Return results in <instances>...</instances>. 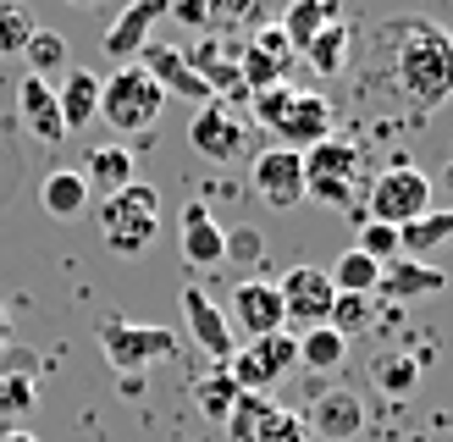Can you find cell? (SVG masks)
<instances>
[{
	"instance_id": "cell-1",
	"label": "cell",
	"mask_w": 453,
	"mask_h": 442,
	"mask_svg": "<svg viewBox=\"0 0 453 442\" xmlns=\"http://www.w3.org/2000/svg\"><path fill=\"white\" fill-rule=\"evenodd\" d=\"M376 39L393 61L398 95L410 105L437 110L453 95V34L448 28H437L432 17H398V22H381Z\"/></svg>"
},
{
	"instance_id": "cell-2",
	"label": "cell",
	"mask_w": 453,
	"mask_h": 442,
	"mask_svg": "<svg viewBox=\"0 0 453 442\" xmlns=\"http://www.w3.org/2000/svg\"><path fill=\"white\" fill-rule=\"evenodd\" d=\"M255 105V122L265 133H277L282 149H310L332 133V100L315 95V88H293V83H277V88H260L249 95Z\"/></svg>"
},
{
	"instance_id": "cell-3",
	"label": "cell",
	"mask_w": 453,
	"mask_h": 442,
	"mask_svg": "<svg viewBox=\"0 0 453 442\" xmlns=\"http://www.w3.org/2000/svg\"><path fill=\"white\" fill-rule=\"evenodd\" d=\"M155 232H161V194H155L150 183L133 177L127 188L105 194V205H100V238L117 255H144L150 243H155Z\"/></svg>"
},
{
	"instance_id": "cell-4",
	"label": "cell",
	"mask_w": 453,
	"mask_h": 442,
	"mask_svg": "<svg viewBox=\"0 0 453 442\" xmlns=\"http://www.w3.org/2000/svg\"><path fill=\"white\" fill-rule=\"evenodd\" d=\"M166 110V95L139 61L117 66L111 78H100V117L111 122V133H150Z\"/></svg>"
},
{
	"instance_id": "cell-5",
	"label": "cell",
	"mask_w": 453,
	"mask_h": 442,
	"mask_svg": "<svg viewBox=\"0 0 453 442\" xmlns=\"http://www.w3.org/2000/svg\"><path fill=\"white\" fill-rule=\"evenodd\" d=\"M304 155V199H321L332 210L354 205V183H359V144L326 133L321 144L299 149Z\"/></svg>"
},
{
	"instance_id": "cell-6",
	"label": "cell",
	"mask_w": 453,
	"mask_h": 442,
	"mask_svg": "<svg viewBox=\"0 0 453 442\" xmlns=\"http://www.w3.org/2000/svg\"><path fill=\"white\" fill-rule=\"evenodd\" d=\"M432 210V177L410 161H393L381 177H371L365 188V216L371 221H388V227H410Z\"/></svg>"
},
{
	"instance_id": "cell-7",
	"label": "cell",
	"mask_w": 453,
	"mask_h": 442,
	"mask_svg": "<svg viewBox=\"0 0 453 442\" xmlns=\"http://www.w3.org/2000/svg\"><path fill=\"white\" fill-rule=\"evenodd\" d=\"M95 338H100V348H105L111 370H122V376H139L144 365H166V360H177V332H172V326L100 321Z\"/></svg>"
},
{
	"instance_id": "cell-8",
	"label": "cell",
	"mask_w": 453,
	"mask_h": 442,
	"mask_svg": "<svg viewBox=\"0 0 453 442\" xmlns=\"http://www.w3.org/2000/svg\"><path fill=\"white\" fill-rule=\"evenodd\" d=\"M288 370H299V338H288V332L243 343L233 360H226V376L238 382V392H271Z\"/></svg>"
},
{
	"instance_id": "cell-9",
	"label": "cell",
	"mask_w": 453,
	"mask_h": 442,
	"mask_svg": "<svg viewBox=\"0 0 453 442\" xmlns=\"http://www.w3.org/2000/svg\"><path fill=\"white\" fill-rule=\"evenodd\" d=\"M226 326L243 332L249 343L255 338H271V332L288 326V309H282V293L271 277H243L233 287V299H226Z\"/></svg>"
},
{
	"instance_id": "cell-10",
	"label": "cell",
	"mask_w": 453,
	"mask_h": 442,
	"mask_svg": "<svg viewBox=\"0 0 453 442\" xmlns=\"http://www.w3.org/2000/svg\"><path fill=\"white\" fill-rule=\"evenodd\" d=\"M293 44L282 39L277 22H265V28L249 34V44H238V78H243V95H260V88H277L288 83L293 72Z\"/></svg>"
},
{
	"instance_id": "cell-11",
	"label": "cell",
	"mask_w": 453,
	"mask_h": 442,
	"mask_svg": "<svg viewBox=\"0 0 453 442\" xmlns=\"http://www.w3.org/2000/svg\"><path fill=\"white\" fill-rule=\"evenodd\" d=\"M249 188H255L271 210H293L304 199V155L299 149H282V144L260 149L255 166H249Z\"/></svg>"
},
{
	"instance_id": "cell-12",
	"label": "cell",
	"mask_w": 453,
	"mask_h": 442,
	"mask_svg": "<svg viewBox=\"0 0 453 442\" xmlns=\"http://www.w3.org/2000/svg\"><path fill=\"white\" fill-rule=\"evenodd\" d=\"M277 293H282L288 321L310 332V326H326L337 287H332V277H326V265H293V271L277 282Z\"/></svg>"
},
{
	"instance_id": "cell-13",
	"label": "cell",
	"mask_w": 453,
	"mask_h": 442,
	"mask_svg": "<svg viewBox=\"0 0 453 442\" xmlns=\"http://www.w3.org/2000/svg\"><path fill=\"white\" fill-rule=\"evenodd\" d=\"M188 144L205 155V161H238L243 144H249V127H243V117H238L233 105L211 100V105H199V110H194V122H188Z\"/></svg>"
},
{
	"instance_id": "cell-14",
	"label": "cell",
	"mask_w": 453,
	"mask_h": 442,
	"mask_svg": "<svg viewBox=\"0 0 453 442\" xmlns=\"http://www.w3.org/2000/svg\"><path fill=\"white\" fill-rule=\"evenodd\" d=\"M183 321H188V332H194V343L211 354V365H226V360L238 354V332L226 326V309H221L199 282L183 287Z\"/></svg>"
},
{
	"instance_id": "cell-15",
	"label": "cell",
	"mask_w": 453,
	"mask_h": 442,
	"mask_svg": "<svg viewBox=\"0 0 453 442\" xmlns=\"http://www.w3.org/2000/svg\"><path fill=\"white\" fill-rule=\"evenodd\" d=\"M139 66H144L155 83H161V95H183V100H194V105H211V100H216L211 88H205V78H199L194 66L183 61V50H177V44H155V39H150L144 50H139Z\"/></svg>"
},
{
	"instance_id": "cell-16",
	"label": "cell",
	"mask_w": 453,
	"mask_h": 442,
	"mask_svg": "<svg viewBox=\"0 0 453 442\" xmlns=\"http://www.w3.org/2000/svg\"><path fill=\"white\" fill-rule=\"evenodd\" d=\"M183 61L194 66L199 78H205V88L226 105V100H249L243 95V78H238V44H226V39H199L183 50Z\"/></svg>"
},
{
	"instance_id": "cell-17",
	"label": "cell",
	"mask_w": 453,
	"mask_h": 442,
	"mask_svg": "<svg viewBox=\"0 0 453 442\" xmlns=\"http://www.w3.org/2000/svg\"><path fill=\"white\" fill-rule=\"evenodd\" d=\"M17 117H22V127L34 133L39 144H66V122H61V105H56V83L50 78H22L17 83Z\"/></svg>"
},
{
	"instance_id": "cell-18",
	"label": "cell",
	"mask_w": 453,
	"mask_h": 442,
	"mask_svg": "<svg viewBox=\"0 0 453 442\" xmlns=\"http://www.w3.org/2000/svg\"><path fill=\"white\" fill-rule=\"evenodd\" d=\"M221 255H226V227L211 216L205 199H188L183 205V260L211 271V265H226Z\"/></svg>"
},
{
	"instance_id": "cell-19",
	"label": "cell",
	"mask_w": 453,
	"mask_h": 442,
	"mask_svg": "<svg viewBox=\"0 0 453 442\" xmlns=\"http://www.w3.org/2000/svg\"><path fill=\"white\" fill-rule=\"evenodd\" d=\"M161 17H166V0H133V6L105 28V56L127 66L150 44V34H155V22H161Z\"/></svg>"
},
{
	"instance_id": "cell-20",
	"label": "cell",
	"mask_w": 453,
	"mask_h": 442,
	"mask_svg": "<svg viewBox=\"0 0 453 442\" xmlns=\"http://www.w3.org/2000/svg\"><path fill=\"white\" fill-rule=\"evenodd\" d=\"M304 426L315 437H326V442H354L359 426H365V404H359L349 387H332V392L315 398V409L304 415Z\"/></svg>"
},
{
	"instance_id": "cell-21",
	"label": "cell",
	"mask_w": 453,
	"mask_h": 442,
	"mask_svg": "<svg viewBox=\"0 0 453 442\" xmlns=\"http://www.w3.org/2000/svg\"><path fill=\"white\" fill-rule=\"evenodd\" d=\"M442 287H448V277L437 271V265L398 255V260H388V265H381V282H376V293H381V299H393V304H403V299L442 293Z\"/></svg>"
},
{
	"instance_id": "cell-22",
	"label": "cell",
	"mask_w": 453,
	"mask_h": 442,
	"mask_svg": "<svg viewBox=\"0 0 453 442\" xmlns=\"http://www.w3.org/2000/svg\"><path fill=\"white\" fill-rule=\"evenodd\" d=\"M326 22H343V6L337 0H288V11H282V39L293 44V56H304L310 50V39L326 28Z\"/></svg>"
},
{
	"instance_id": "cell-23",
	"label": "cell",
	"mask_w": 453,
	"mask_h": 442,
	"mask_svg": "<svg viewBox=\"0 0 453 442\" xmlns=\"http://www.w3.org/2000/svg\"><path fill=\"white\" fill-rule=\"evenodd\" d=\"M56 105H61L66 133H83L88 122L100 117V78L83 72V66H73V72H66V83L56 88Z\"/></svg>"
},
{
	"instance_id": "cell-24",
	"label": "cell",
	"mask_w": 453,
	"mask_h": 442,
	"mask_svg": "<svg viewBox=\"0 0 453 442\" xmlns=\"http://www.w3.org/2000/svg\"><path fill=\"white\" fill-rule=\"evenodd\" d=\"M39 205H44V216H56V221L83 216V205H88V177L73 171V166L44 171V183H39Z\"/></svg>"
},
{
	"instance_id": "cell-25",
	"label": "cell",
	"mask_w": 453,
	"mask_h": 442,
	"mask_svg": "<svg viewBox=\"0 0 453 442\" xmlns=\"http://www.w3.org/2000/svg\"><path fill=\"white\" fill-rule=\"evenodd\" d=\"M78 171L88 177V188H105V194H117V188H127L133 177H139V171H133V149L127 144H95Z\"/></svg>"
},
{
	"instance_id": "cell-26",
	"label": "cell",
	"mask_w": 453,
	"mask_h": 442,
	"mask_svg": "<svg viewBox=\"0 0 453 442\" xmlns=\"http://www.w3.org/2000/svg\"><path fill=\"white\" fill-rule=\"evenodd\" d=\"M299 61H310L321 78H337V72L354 61V28H349V22H326V28L310 39V50H304Z\"/></svg>"
},
{
	"instance_id": "cell-27",
	"label": "cell",
	"mask_w": 453,
	"mask_h": 442,
	"mask_svg": "<svg viewBox=\"0 0 453 442\" xmlns=\"http://www.w3.org/2000/svg\"><path fill=\"white\" fill-rule=\"evenodd\" d=\"M453 238V205H442V210H426L420 221H410V227H398V243H403V255L410 260H426L437 249V243H448Z\"/></svg>"
},
{
	"instance_id": "cell-28",
	"label": "cell",
	"mask_w": 453,
	"mask_h": 442,
	"mask_svg": "<svg viewBox=\"0 0 453 442\" xmlns=\"http://www.w3.org/2000/svg\"><path fill=\"white\" fill-rule=\"evenodd\" d=\"M194 404H199V415H205V420L226 426V415H233V404H238V382L226 376V365H211L194 382Z\"/></svg>"
},
{
	"instance_id": "cell-29",
	"label": "cell",
	"mask_w": 453,
	"mask_h": 442,
	"mask_svg": "<svg viewBox=\"0 0 453 442\" xmlns=\"http://www.w3.org/2000/svg\"><path fill=\"white\" fill-rule=\"evenodd\" d=\"M343 360H349V338H337L332 326L299 332V365H304V370H337Z\"/></svg>"
},
{
	"instance_id": "cell-30",
	"label": "cell",
	"mask_w": 453,
	"mask_h": 442,
	"mask_svg": "<svg viewBox=\"0 0 453 442\" xmlns=\"http://www.w3.org/2000/svg\"><path fill=\"white\" fill-rule=\"evenodd\" d=\"M371 382L388 392V398L415 392V382H420V354H376V360H371Z\"/></svg>"
},
{
	"instance_id": "cell-31",
	"label": "cell",
	"mask_w": 453,
	"mask_h": 442,
	"mask_svg": "<svg viewBox=\"0 0 453 442\" xmlns=\"http://www.w3.org/2000/svg\"><path fill=\"white\" fill-rule=\"evenodd\" d=\"M332 287H337V293H376V282H381V265L376 260H365V255H359V249H349V255H337V265H332Z\"/></svg>"
},
{
	"instance_id": "cell-32",
	"label": "cell",
	"mask_w": 453,
	"mask_h": 442,
	"mask_svg": "<svg viewBox=\"0 0 453 442\" xmlns=\"http://www.w3.org/2000/svg\"><path fill=\"white\" fill-rule=\"evenodd\" d=\"M271 409H277V398H271V392H238L233 415H226V437H233V442H249Z\"/></svg>"
},
{
	"instance_id": "cell-33",
	"label": "cell",
	"mask_w": 453,
	"mask_h": 442,
	"mask_svg": "<svg viewBox=\"0 0 453 442\" xmlns=\"http://www.w3.org/2000/svg\"><path fill=\"white\" fill-rule=\"evenodd\" d=\"M22 56H28V72L34 78H50V72L66 66V39L56 28H34V39L22 44Z\"/></svg>"
},
{
	"instance_id": "cell-34",
	"label": "cell",
	"mask_w": 453,
	"mask_h": 442,
	"mask_svg": "<svg viewBox=\"0 0 453 442\" xmlns=\"http://www.w3.org/2000/svg\"><path fill=\"white\" fill-rule=\"evenodd\" d=\"M39 22L28 17V6H17V0H0V56H17L22 44L34 39Z\"/></svg>"
},
{
	"instance_id": "cell-35",
	"label": "cell",
	"mask_w": 453,
	"mask_h": 442,
	"mask_svg": "<svg viewBox=\"0 0 453 442\" xmlns=\"http://www.w3.org/2000/svg\"><path fill=\"white\" fill-rule=\"evenodd\" d=\"M371 309H376V304H371L365 293H337L326 326L337 332V338H349V332H365V326H371Z\"/></svg>"
},
{
	"instance_id": "cell-36",
	"label": "cell",
	"mask_w": 453,
	"mask_h": 442,
	"mask_svg": "<svg viewBox=\"0 0 453 442\" xmlns=\"http://www.w3.org/2000/svg\"><path fill=\"white\" fill-rule=\"evenodd\" d=\"M34 404H39L34 376H28V370H0V415L17 420V415H28Z\"/></svg>"
},
{
	"instance_id": "cell-37",
	"label": "cell",
	"mask_w": 453,
	"mask_h": 442,
	"mask_svg": "<svg viewBox=\"0 0 453 442\" xmlns=\"http://www.w3.org/2000/svg\"><path fill=\"white\" fill-rule=\"evenodd\" d=\"M249 442H310V426H304V415H293V409H271L265 420H260V431L249 437Z\"/></svg>"
},
{
	"instance_id": "cell-38",
	"label": "cell",
	"mask_w": 453,
	"mask_h": 442,
	"mask_svg": "<svg viewBox=\"0 0 453 442\" xmlns=\"http://www.w3.org/2000/svg\"><path fill=\"white\" fill-rule=\"evenodd\" d=\"M354 249L365 260H376V265H388V260L403 255V243H398V227H388V221H365V232H359Z\"/></svg>"
},
{
	"instance_id": "cell-39",
	"label": "cell",
	"mask_w": 453,
	"mask_h": 442,
	"mask_svg": "<svg viewBox=\"0 0 453 442\" xmlns=\"http://www.w3.org/2000/svg\"><path fill=\"white\" fill-rule=\"evenodd\" d=\"M205 11H211V28H249V22H260L265 11V0H205Z\"/></svg>"
},
{
	"instance_id": "cell-40",
	"label": "cell",
	"mask_w": 453,
	"mask_h": 442,
	"mask_svg": "<svg viewBox=\"0 0 453 442\" xmlns=\"http://www.w3.org/2000/svg\"><path fill=\"white\" fill-rule=\"evenodd\" d=\"M221 260H233V265H260L265 260V238L255 227H233L226 232V255Z\"/></svg>"
},
{
	"instance_id": "cell-41",
	"label": "cell",
	"mask_w": 453,
	"mask_h": 442,
	"mask_svg": "<svg viewBox=\"0 0 453 442\" xmlns=\"http://www.w3.org/2000/svg\"><path fill=\"white\" fill-rule=\"evenodd\" d=\"M166 17H177L183 28H211V11H205V0H166Z\"/></svg>"
},
{
	"instance_id": "cell-42",
	"label": "cell",
	"mask_w": 453,
	"mask_h": 442,
	"mask_svg": "<svg viewBox=\"0 0 453 442\" xmlns=\"http://www.w3.org/2000/svg\"><path fill=\"white\" fill-rule=\"evenodd\" d=\"M0 442H39L34 431H22V426H12V431H0Z\"/></svg>"
},
{
	"instance_id": "cell-43",
	"label": "cell",
	"mask_w": 453,
	"mask_h": 442,
	"mask_svg": "<svg viewBox=\"0 0 453 442\" xmlns=\"http://www.w3.org/2000/svg\"><path fill=\"white\" fill-rule=\"evenodd\" d=\"M6 338H12V321H6V309H0V354H6Z\"/></svg>"
},
{
	"instance_id": "cell-44",
	"label": "cell",
	"mask_w": 453,
	"mask_h": 442,
	"mask_svg": "<svg viewBox=\"0 0 453 442\" xmlns=\"http://www.w3.org/2000/svg\"><path fill=\"white\" fill-rule=\"evenodd\" d=\"M73 6H95V0H73Z\"/></svg>"
},
{
	"instance_id": "cell-45",
	"label": "cell",
	"mask_w": 453,
	"mask_h": 442,
	"mask_svg": "<svg viewBox=\"0 0 453 442\" xmlns=\"http://www.w3.org/2000/svg\"><path fill=\"white\" fill-rule=\"evenodd\" d=\"M448 188H453V166H448Z\"/></svg>"
}]
</instances>
